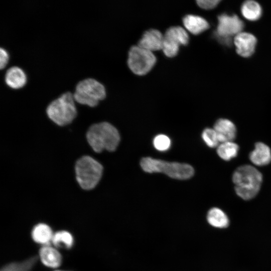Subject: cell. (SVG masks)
Wrapping results in <instances>:
<instances>
[{"mask_svg": "<svg viewBox=\"0 0 271 271\" xmlns=\"http://www.w3.org/2000/svg\"><path fill=\"white\" fill-rule=\"evenodd\" d=\"M87 142L96 154L114 152L119 145L120 137L116 127L107 121L93 123L86 133Z\"/></svg>", "mask_w": 271, "mask_h": 271, "instance_id": "6da1fadb", "label": "cell"}, {"mask_svg": "<svg viewBox=\"0 0 271 271\" xmlns=\"http://www.w3.org/2000/svg\"><path fill=\"white\" fill-rule=\"evenodd\" d=\"M46 113L55 124L64 127L71 124L78 115V109L73 94L64 92L53 99L47 105Z\"/></svg>", "mask_w": 271, "mask_h": 271, "instance_id": "7a4b0ae2", "label": "cell"}, {"mask_svg": "<svg viewBox=\"0 0 271 271\" xmlns=\"http://www.w3.org/2000/svg\"><path fill=\"white\" fill-rule=\"evenodd\" d=\"M104 170L103 165L89 155L78 158L74 166L76 180L81 189L86 191H91L98 186Z\"/></svg>", "mask_w": 271, "mask_h": 271, "instance_id": "3957f363", "label": "cell"}, {"mask_svg": "<svg viewBox=\"0 0 271 271\" xmlns=\"http://www.w3.org/2000/svg\"><path fill=\"white\" fill-rule=\"evenodd\" d=\"M237 195L244 200H249L258 193L262 181L261 173L255 167L244 165L237 168L232 175Z\"/></svg>", "mask_w": 271, "mask_h": 271, "instance_id": "277c9868", "label": "cell"}, {"mask_svg": "<svg viewBox=\"0 0 271 271\" xmlns=\"http://www.w3.org/2000/svg\"><path fill=\"white\" fill-rule=\"evenodd\" d=\"M142 169L147 173H163L176 179H188L194 173L190 165L177 162H168L151 157L143 158L141 161Z\"/></svg>", "mask_w": 271, "mask_h": 271, "instance_id": "5b68a950", "label": "cell"}, {"mask_svg": "<svg viewBox=\"0 0 271 271\" xmlns=\"http://www.w3.org/2000/svg\"><path fill=\"white\" fill-rule=\"evenodd\" d=\"M77 104L95 108L104 99L106 92L104 85L92 78H87L78 82L73 93Z\"/></svg>", "mask_w": 271, "mask_h": 271, "instance_id": "8992f818", "label": "cell"}, {"mask_svg": "<svg viewBox=\"0 0 271 271\" xmlns=\"http://www.w3.org/2000/svg\"><path fill=\"white\" fill-rule=\"evenodd\" d=\"M157 59L150 51L138 45L132 46L128 52L127 65L130 70L138 75H144L153 68Z\"/></svg>", "mask_w": 271, "mask_h": 271, "instance_id": "52a82bcc", "label": "cell"}, {"mask_svg": "<svg viewBox=\"0 0 271 271\" xmlns=\"http://www.w3.org/2000/svg\"><path fill=\"white\" fill-rule=\"evenodd\" d=\"M189 37L187 31L180 26H173L168 28L164 35L162 50L168 57L176 56L180 45H186Z\"/></svg>", "mask_w": 271, "mask_h": 271, "instance_id": "ba28073f", "label": "cell"}, {"mask_svg": "<svg viewBox=\"0 0 271 271\" xmlns=\"http://www.w3.org/2000/svg\"><path fill=\"white\" fill-rule=\"evenodd\" d=\"M218 20L216 34L220 38L225 40L241 32L244 27L243 22L235 15L229 16L222 14L218 17Z\"/></svg>", "mask_w": 271, "mask_h": 271, "instance_id": "9c48e42d", "label": "cell"}, {"mask_svg": "<svg viewBox=\"0 0 271 271\" xmlns=\"http://www.w3.org/2000/svg\"><path fill=\"white\" fill-rule=\"evenodd\" d=\"M233 42L237 54L243 57H249L254 52L257 40L253 35L241 32L234 37Z\"/></svg>", "mask_w": 271, "mask_h": 271, "instance_id": "30bf717a", "label": "cell"}, {"mask_svg": "<svg viewBox=\"0 0 271 271\" xmlns=\"http://www.w3.org/2000/svg\"><path fill=\"white\" fill-rule=\"evenodd\" d=\"M164 35L159 30L151 29L146 31L138 45L151 52L162 50Z\"/></svg>", "mask_w": 271, "mask_h": 271, "instance_id": "8fae6325", "label": "cell"}, {"mask_svg": "<svg viewBox=\"0 0 271 271\" xmlns=\"http://www.w3.org/2000/svg\"><path fill=\"white\" fill-rule=\"evenodd\" d=\"M219 142H231L235 138L236 128L230 120L225 118L218 119L214 125Z\"/></svg>", "mask_w": 271, "mask_h": 271, "instance_id": "7c38bea8", "label": "cell"}, {"mask_svg": "<svg viewBox=\"0 0 271 271\" xmlns=\"http://www.w3.org/2000/svg\"><path fill=\"white\" fill-rule=\"evenodd\" d=\"M5 81L10 88L18 89L23 87L27 83V75L24 71L16 66L7 69L5 75Z\"/></svg>", "mask_w": 271, "mask_h": 271, "instance_id": "4fadbf2b", "label": "cell"}, {"mask_svg": "<svg viewBox=\"0 0 271 271\" xmlns=\"http://www.w3.org/2000/svg\"><path fill=\"white\" fill-rule=\"evenodd\" d=\"M249 158L255 165H267L271 162V150L266 144L258 142L255 144L254 150L249 154Z\"/></svg>", "mask_w": 271, "mask_h": 271, "instance_id": "5bb4252c", "label": "cell"}, {"mask_svg": "<svg viewBox=\"0 0 271 271\" xmlns=\"http://www.w3.org/2000/svg\"><path fill=\"white\" fill-rule=\"evenodd\" d=\"M39 256L42 263L51 268L59 267L62 262L60 252L50 245L43 246L39 251Z\"/></svg>", "mask_w": 271, "mask_h": 271, "instance_id": "9a60e30c", "label": "cell"}, {"mask_svg": "<svg viewBox=\"0 0 271 271\" xmlns=\"http://www.w3.org/2000/svg\"><path fill=\"white\" fill-rule=\"evenodd\" d=\"M185 28L194 35H198L209 27L208 22L202 17L195 15H187L183 19Z\"/></svg>", "mask_w": 271, "mask_h": 271, "instance_id": "2e32d148", "label": "cell"}, {"mask_svg": "<svg viewBox=\"0 0 271 271\" xmlns=\"http://www.w3.org/2000/svg\"><path fill=\"white\" fill-rule=\"evenodd\" d=\"M53 235L51 228L45 223L36 225L32 231V237L33 240L44 246L50 245Z\"/></svg>", "mask_w": 271, "mask_h": 271, "instance_id": "e0dca14e", "label": "cell"}, {"mask_svg": "<svg viewBox=\"0 0 271 271\" xmlns=\"http://www.w3.org/2000/svg\"><path fill=\"white\" fill-rule=\"evenodd\" d=\"M207 219L211 225L217 228H225L229 224L227 216L221 209L217 207L209 210Z\"/></svg>", "mask_w": 271, "mask_h": 271, "instance_id": "ac0fdd59", "label": "cell"}, {"mask_svg": "<svg viewBox=\"0 0 271 271\" xmlns=\"http://www.w3.org/2000/svg\"><path fill=\"white\" fill-rule=\"evenodd\" d=\"M241 12L243 16L249 21L257 20L260 18L262 13L260 6L254 1L244 2L241 6Z\"/></svg>", "mask_w": 271, "mask_h": 271, "instance_id": "d6986e66", "label": "cell"}, {"mask_svg": "<svg viewBox=\"0 0 271 271\" xmlns=\"http://www.w3.org/2000/svg\"><path fill=\"white\" fill-rule=\"evenodd\" d=\"M239 150L237 144L233 141L221 143L217 147V153L225 161H229L236 157Z\"/></svg>", "mask_w": 271, "mask_h": 271, "instance_id": "ffe728a7", "label": "cell"}, {"mask_svg": "<svg viewBox=\"0 0 271 271\" xmlns=\"http://www.w3.org/2000/svg\"><path fill=\"white\" fill-rule=\"evenodd\" d=\"M52 243L56 247L70 249L73 245L74 239L68 231L61 230L54 233Z\"/></svg>", "mask_w": 271, "mask_h": 271, "instance_id": "44dd1931", "label": "cell"}, {"mask_svg": "<svg viewBox=\"0 0 271 271\" xmlns=\"http://www.w3.org/2000/svg\"><path fill=\"white\" fill-rule=\"evenodd\" d=\"M37 259L34 256L21 262H13L4 266L1 271H30Z\"/></svg>", "mask_w": 271, "mask_h": 271, "instance_id": "7402d4cb", "label": "cell"}, {"mask_svg": "<svg viewBox=\"0 0 271 271\" xmlns=\"http://www.w3.org/2000/svg\"><path fill=\"white\" fill-rule=\"evenodd\" d=\"M202 138L206 145L210 148L217 147L219 145L217 134L214 128H205L202 132Z\"/></svg>", "mask_w": 271, "mask_h": 271, "instance_id": "603a6c76", "label": "cell"}, {"mask_svg": "<svg viewBox=\"0 0 271 271\" xmlns=\"http://www.w3.org/2000/svg\"><path fill=\"white\" fill-rule=\"evenodd\" d=\"M153 145L157 150L165 151L170 148L171 140L168 136L165 134H159L154 139Z\"/></svg>", "mask_w": 271, "mask_h": 271, "instance_id": "cb8c5ba5", "label": "cell"}, {"mask_svg": "<svg viewBox=\"0 0 271 271\" xmlns=\"http://www.w3.org/2000/svg\"><path fill=\"white\" fill-rule=\"evenodd\" d=\"M220 2L219 0H198L196 3L201 8L210 10L216 7Z\"/></svg>", "mask_w": 271, "mask_h": 271, "instance_id": "d4e9b609", "label": "cell"}, {"mask_svg": "<svg viewBox=\"0 0 271 271\" xmlns=\"http://www.w3.org/2000/svg\"><path fill=\"white\" fill-rule=\"evenodd\" d=\"M9 60V56L7 50L2 47L0 48V68L4 69L7 65Z\"/></svg>", "mask_w": 271, "mask_h": 271, "instance_id": "484cf974", "label": "cell"}, {"mask_svg": "<svg viewBox=\"0 0 271 271\" xmlns=\"http://www.w3.org/2000/svg\"><path fill=\"white\" fill-rule=\"evenodd\" d=\"M54 271H65V270H55Z\"/></svg>", "mask_w": 271, "mask_h": 271, "instance_id": "4316f807", "label": "cell"}]
</instances>
